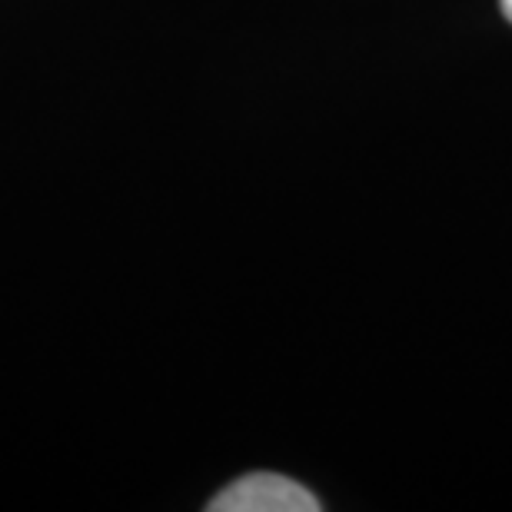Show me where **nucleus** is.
Segmentation results:
<instances>
[{"label":"nucleus","instance_id":"f257e3e1","mask_svg":"<svg viewBox=\"0 0 512 512\" xmlns=\"http://www.w3.org/2000/svg\"><path fill=\"white\" fill-rule=\"evenodd\" d=\"M210 512H316L320 499L280 473H250L220 489L207 503Z\"/></svg>","mask_w":512,"mask_h":512},{"label":"nucleus","instance_id":"f03ea898","mask_svg":"<svg viewBox=\"0 0 512 512\" xmlns=\"http://www.w3.org/2000/svg\"><path fill=\"white\" fill-rule=\"evenodd\" d=\"M499 7H503L506 20H509V24H512V0H499Z\"/></svg>","mask_w":512,"mask_h":512}]
</instances>
